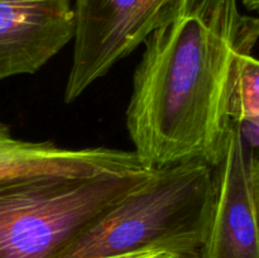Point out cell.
<instances>
[{
  "label": "cell",
  "instance_id": "cell-8",
  "mask_svg": "<svg viewBox=\"0 0 259 258\" xmlns=\"http://www.w3.org/2000/svg\"><path fill=\"white\" fill-rule=\"evenodd\" d=\"M229 115L237 123L259 126V60L252 53L240 56L237 61Z\"/></svg>",
  "mask_w": 259,
  "mask_h": 258
},
{
  "label": "cell",
  "instance_id": "cell-6",
  "mask_svg": "<svg viewBox=\"0 0 259 258\" xmlns=\"http://www.w3.org/2000/svg\"><path fill=\"white\" fill-rule=\"evenodd\" d=\"M73 37L71 0H0V80L35 73Z\"/></svg>",
  "mask_w": 259,
  "mask_h": 258
},
{
  "label": "cell",
  "instance_id": "cell-10",
  "mask_svg": "<svg viewBox=\"0 0 259 258\" xmlns=\"http://www.w3.org/2000/svg\"><path fill=\"white\" fill-rule=\"evenodd\" d=\"M252 187L253 197H254L255 212H257L259 223V159L253 158L252 162Z\"/></svg>",
  "mask_w": 259,
  "mask_h": 258
},
{
  "label": "cell",
  "instance_id": "cell-11",
  "mask_svg": "<svg viewBox=\"0 0 259 258\" xmlns=\"http://www.w3.org/2000/svg\"><path fill=\"white\" fill-rule=\"evenodd\" d=\"M242 3L248 10L259 12V0H242Z\"/></svg>",
  "mask_w": 259,
  "mask_h": 258
},
{
  "label": "cell",
  "instance_id": "cell-9",
  "mask_svg": "<svg viewBox=\"0 0 259 258\" xmlns=\"http://www.w3.org/2000/svg\"><path fill=\"white\" fill-rule=\"evenodd\" d=\"M104 258H179L176 255L171 254L168 252H162V250H137V252L123 253V254L110 255V257Z\"/></svg>",
  "mask_w": 259,
  "mask_h": 258
},
{
  "label": "cell",
  "instance_id": "cell-2",
  "mask_svg": "<svg viewBox=\"0 0 259 258\" xmlns=\"http://www.w3.org/2000/svg\"><path fill=\"white\" fill-rule=\"evenodd\" d=\"M212 202L211 164L187 161L154 168L143 186L94 223L61 258H104L137 250L201 258Z\"/></svg>",
  "mask_w": 259,
  "mask_h": 258
},
{
  "label": "cell",
  "instance_id": "cell-5",
  "mask_svg": "<svg viewBox=\"0 0 259 258\" xmlns=\"http://www.w3.org/2000/svg\"><path fill=\"white\" fill-rule=\"evenodd\" d=\"M253 158L242 124L232 120L222 154L212 166L214 202L201 258H259Z\"/></svg>",
  "mask_w": 259,
  "mask_h": 258
},
{
  "label": "cell",
  "instance_id": "cell-1",
  "mask_svg": "<svg viewBox=\"0 0 259 258\" xmlns=\"http://www.w3.org/2000/svg\"><path fill=\"white\" fill-rule=\"evenodd\" d=\"M259 40V18L238 0H179L149 34L133 77L126 128L147 168L214 166L228 129L240 56Z\"/></svg>",
  "mask_w": 259,
  "mask_h": 258
},
{
  "label": "cell",
  "instance_id": "cell-7",
  "mask_svg": "<svg viewBox=\"0 0 259 258\" xmlns=\"http://www.w3.org/2000/svg\"><path fill=\"white\" fill-rule=\"evenodd\" d=\"M77 153L52 142H25L13 138L0 120V179L37 175L70 176L77 169Z\"/></svg>",
  "mask_w": 259,
  "mask_h": 258
},
{
  "label": "cell",
  "instance_id": "cell-4",
  "mask_svg": "<svg viewBox=\"0 0 259 258\" xmlns=\"http://www.w3.org/2000/svg\"><path fill=\"white\" fill-rule=\"evenodd\" d=\"M179 0H75L72 66L67 104L146 42Z\"/></svg>",
  "mask_w": 259,
  "mask_h": 258
},
{
  "label": "cell",
  "instance_id": "cell-3",
  "mask_svg": "<svg viewBox=\"0 0 259 258\" xmlns=\"http://www.w3.org/2000/svg\"><path fill=\"white\" fill-rule=\"evenodd\" d=\"M153 171L0 179V258H61L94 223L143 186Z\"/></svg>",
  "mask_w": 259,
  "mask_h": 258
}]
</instances>
